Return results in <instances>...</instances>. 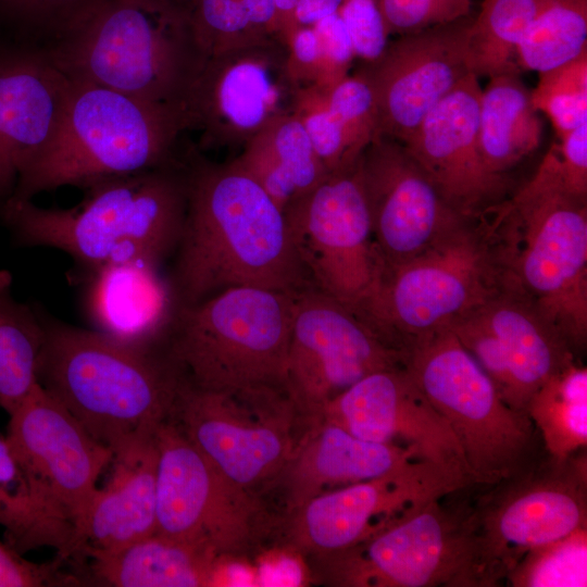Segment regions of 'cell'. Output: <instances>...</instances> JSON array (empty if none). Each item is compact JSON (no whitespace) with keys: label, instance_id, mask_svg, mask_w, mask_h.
<instances>
[{"label":"cell","instance_id":"60d3db41","mask_svg":"<svg viewBox=\"0 0 587 587\" xmlns=\"http://www.w3.org/2000/svg\"><path fill=\"white\" fill-rule=\"evenodd\" d=\"M326 93L329 107L344 128L350 153L359 159L378 138V112L373 89L364 74L358 71Z\"/></svg>","mask_w":587,"mask_h":587},{"label":"cell","instance_id":"9a60e30c","mask_svg":"<svg viewBox=\"0 0 587 587\" xmlns=\"http://www.w3.org/2000/svg\"><path fill=\"white\" fill-rule=\"evenodd\" d=\"M155 534L210 547L222 557L253 538L260 505L229 483L172 420L155 432Z\"/></svg>","mask_w":587,"mask_h":587},{"label":"cell","instance_id":"5b68a950","mask_svg":"<svg viewBox=\"0 0 587 587\" xmlns=\"http://www.w3.org/2000/svg\"><path fill=\"white\" fill-rule=\"evenodd\" d=\"M45 55L70 80L184 112L208 59L175 0H102Z\"/></svg>","mask_w":587,"mask_h":587},{"label":"cell","instance_id":"6da1fadb","mask_svg":"<svg viewBox=\"0 0 587 587\" xmlns=\"http://www.w3.org/2000/svg\"><path fill=\"white\" fill-rule=\"evenodd\" d=\"M187 164L186 217L168 273L179 308L234 287H313L284 211L249 174L196 151Z\"/></svg>","mask_w":587,"mask_h":587},{"label":"cell","instance_id":"f907efd6","mask_svg":"<svg viewBox=\"0 0 587 587\" xmlns=\"http://www.w3.org/2000/svg\"><path fill=\"white\" fill-rule=\"evenodd\" d=\"M300 0H274L279 33L278 38L283 41L289 32L296 28L295 12Z\"/></svg>","mask_w":587,"mask_h":587},{"label":"cell","instance_id":"4dcf8cb0","mask_svg":"<svg viewBox=\"0 0 587 587\" xmlns=\"http://www.w3.org/2000/svg\"><path fill=\"white\" fill-rule=\"evenodd\" d=\"M0 526L4 541L21 553L50 547L57 555L71 560L75 532L41 499L15 458L5 438L0 437Z\"/></svg>","mask_w":587,"mask_h":587},{"label":"cell","instance_id":"f546056e","mask_svg":"<svg viewBox=\"0 0 587 587\" xmlns=\"http://www.w3.org/2000/svg\"><path fill=\"white\" fill-rule=\"evenodd\" d=\"M538 113L520 73L492 76L482 88L478 139L482 155L494 173L508 176L540 146L542 122Z\"/></svg>","mask_w":587,"mask_h":587},{"label":"cell","instance_id":"e575fe53","mask_svg":"<svg viewBox=\"0 0 587 587\" xmlns=\"http://www.w3.org/2000/svg\"><path fill=\"white\" fill-rule=\"evenodd\" d=\"M587 52V0H541L516 54L520 71L541 73Z\"/></svg>","mask_w":587,"mask_h":587},{"label":"cell","instance_id":"836d02e7","mask_svg":"<svg viewBox=\"0 0 587 587\" xmlns=\"http://www.w3.org/2000/svg\"><path fill=\"white\" fill-rule=\"evenodd\" d=\"M541 0H484L472 17L467 51L472 72L492 77L521 73L516 54Z\"/></svg>","mask_w":587,"mask_h":587},{"label":"cell","instance_id":"c3c4849f","mask_svg":"<svg viewBox=\"0 0 587 587\" xmlns=\"http://www.w3.org/2000/svg\"><path fill=\"white\" fill-rule=\"evenodd\" d=\"M241 1L251 24L262 34L278 38L279 26L274 0Z\"/></svg>","mask_w":587,"mask_h":587},{"label":"cell","instance_id":"bcb514c9","mask_svg":"<svg viewBox=\"0 0 587 587\" xmlns=\"http://www.w3.org/2000/svg\"><path fill=\"white\" fill-rule=\"evenodd\" d=\"M286 74L296 87L314 85L320 71V43L313 26H297L287 34Z\"/></svg>","mask_w":587,"mask_h":587},{"label":"cell","instance_id":"d590c367","mask_svg":"<svg viewBox=\"0 0 587 587\" xmlns=\"http://www.w3.org/2000/svg\"><path fill=\"white\" fill-rule=\"evenodd\" d=\"M102 0H0V49L47 53Z\"/></svg>","mask_w":587,"mask_h":587},{"label":"cell","instance_id":"3957f363","mask_svg":"<svg viewBox=\"0 0 587 587\" xmlns=\"http://www.w3.org/2000/svg\"><path fill=\"white\" fill-rule=\"evenodd\" d=\"M39 385L113 452L151 436L186 382L164 344L140 346L41 311Z\"/></svg>","mask_w":587,"mask_h":587},{"label":"cell","instance_id":"d6986e66","mask_svg":"<svg viewBox=\"0 0 587 587\" xmlns=\"http://www.w3.org/2000/svg\"><path fill=\"white\" fill-rule=\"evenodd\" d=\"M448 327L490 376L504 401L525 412L533 394L576 358L530 300L507 283Z\"/></svg>","mask_w":587,"mask_h":587},{"label":"cell","instance_id":"7a4b0ae2","mask_svg":"<svg viewBox=\"0 0 587 587\" xmlns=\"http://www.w3.org/2000/svg\"><path fill=\"white\" fill-rule=\"evenodd\" d=\"M70 208L9 198L0 218L12 241L66 253L86 273L134 258L159 263L175 252L187 211V157L97 182Z\"/></svg>","mask_w":587,"mask_h":587},{"label":"cell","instance_id":"52a82bcc","mask_svg":"<svg viewBox=\"0 0 587 587\" xmlns=\"http://www.w3.org/2000/svg\"><path fill=\"white\" fill-rule=\"evenodd\" d=\"M295 297L260 287L228 288L179 308L165 347L200 389L285 390Z\"/></svg>","mask_w":587,"mask_h":587},{"label":"cell","instance_id":"9c48e42d","mask_svg":"<svg viewBox=\"0 0 587 587\" xmlns=\"http://www.w3.org/2000/svg\"><path fill=\"white\" fill-rule=\"evenodd\" d=\"M505 285L485 214L466 217L387 272L369 322L395 347H409L483 304Z\"/></svg>","mask_w":587,"mask_h":587},{"label":"cell","instance_id":"44dd1931","mask_svg":"<svg viewBox=\"0 0 587 587\" xmlns=\"http://www.w3.org/2000/svg\"><path fill=\"white\" fill-rule=\"evenodd\" d=\"M358 165L373 238L386 274L467 217L445 201L396 140L378 137L363 151Z\"/></svg>","mask_w":587,"mask_h":587},{"label":"cell","instance_id":"7bdbcfd3","mask_svg":"<svg viewBox=\"0 0 587 587\" xmlns=\"http://www.w3.org/2000/svg\"><path fill=\"white\" fill-rule=\"evenodd\" d=\"M66 561L36 563L23 557L4 540H0V587H59L82 586L75 573L63 570Z\"/></svg>","mask_w":587,"mask_h":587},{"label":"cell","instance_id":"cb8c5ba5","mask_svg":"<svg viewBox=\"0 0 587 587\" xmlns=\"http://www.w3.org/2000/svg\"><path fill=\"white\" fill-rule=\"evenodd\" d=\"M70 87L43 53L0 49V205L52 138Z\"/></svg>","mask_w":587,"mask_h":587},{"label":"cell","instance_id":"f35d334b","mask_svg":"<svg viewBox=\"0 0 587 587\" xmlns=\"http://www.w3.org/2000/svg\"><path fill=\"white\" fill-rule=\"evenodd\" d=\"M207 58L272 37L250 22L241 0H175Z\"/></svg>","mask_w":587,"mask_h":587},{"label":"cell","instance_id":"1f68e13d","mask_svg":"<svg viewBox=\"0 0 587 587\" xmlns=\"http://www.w3.org/2000/svg\"><path fill=\"white\" fill-rule=\"evenodd\" d=\"M13 276L0 270V409L10 414L38 384L45 339L41 311L17 300Z\"/></svg>","mask_w":587,"mask_h":587},{"label":"cell","instance_id":"74e56055","mask_svg":"<svg viewBox=\"0 0 587 587\" xmlns=\"http://www.w3.org/2000/svg\"><path fill=\"white\" fill-rule=\"evenodd\" d=\"M530 98L550 120L558 139L587 123V52L539 73Z\"/></svg>","mask_w":587,"mask_h":587},{"label":"cell","instance_id":"4fadbf2b","mask_svg":"<svg viewBox=\"0 0 587 587\" xmlns=\"http://www.w3.org/2000/svg\"><path fill=\"white\" fill-rule=\"evenodd\" d=\"M358 162L328 174L284 213L312 286L367 321L386 267L373 238Z\"/></svg>","mask_w":587,"mask_h":587},{"label":"cell","instance_id":"83f0119b","mask_svg":"<svg viewBox=\"0 0 587 587\" xmlns=\"http://www.w3.org/2000/svg\"><path fill=\"white\" fill-rule=\"evenodd\" d=\"M223 558L208 546L154 533L118 550L88 557L89 563L77 573L85 586H213Z\"/></svg>","mask_w":587,"mask_h":587},{"label":"cell","instance_id":"ba28073f","mask_svg":"<svg viewBox=\"0 0 587 587\" xmlns=\"http://www.w3.org/2000/svg\"><path fill=\"white\" fill-rule=\"evenodd\" d=\"M404 366L448 422L471 485L490 487L538 463L540 437L532 419L504 401L449 327L414 341Z\"/></svg>","mask_w":587,"mask_h":587},{"label":"cell","instance_id":"8992f818","mask_svg":"<svg viewBox=\"0 0 587 587\" xmlns=\"http://www.w3.org/2000/svg\"><path fill=\"white\" fill-rule=\"evenodd\" d=\"M186 130L183 110L71 80L52 138L21 172L10 198L33 200L64 186L84 189L162 166L179 158L177 143Z\"/></svg>","mask_w":587,"mask_h":587},{"label":"cell","instance_id":"8d00e7d4","mask_svg":"<svg viewBox=\"0 0 587 587\" xmlns=\"http://www.w3.org/2000/svg\"><path fill=\"white\" fill-rule=\"evenodd\" d=\"M504 580L513 587H586L587 526L529 550Z\"/></svg>","mask_w":587,"mask_h":587},{"label":"cell","instance_id":"30bf717a","mask_svg":"<svg viewBox=\"0 0 587 587\" xmlns=\"http://www.w3.org/2000/svg\"><path fill=\"white\" fill-rule=\"evenodd\" d=\"M433 500L347 549L322 557L348 587H484L469 509Z\"/></svg>","mask_w":587,"mask_h":587},{"label":"cell","instance_id":"ee69618b","mask_svg":"<svg viewBox=\"0 0 587 587\" xmlns=\"http://www.w3.org/2000/svg\"><path fill=\"white\" fill-rule=\"evenodd\" d=\"M338 14L353 43L357 58L376 60L388 43V33L378 0H341Z\"/></svg>","mask_w":587,"mask_h":587},{"label":"cell","instance_id":"8fae6325","mask_svg":"<svg viewBox=\"0 0 587 587\" xmlns=\"http://www.w3.org/2000/svg\"><path fill=\"white\" fill-rule=\"evenodd\" d=\"M585 450L562 461L548 455L470 508L484 587L498 586L529 550L587 526Z\"/></svg>","mask_w":587,"mask_h":587},{"label":"cell","instance_id":"4316f807","mask_svg":"<svg viewBox=\"0 0 587 587\" xmlns=\"http://www.w3.org/2000/svg\"><path fill=\"white\" fill-rule=\"evenodd\" d=\"M157 465L155 433L114 452L110 479L97 489L79 525L74 561L155 533Z\"/></svg>","mask_w":587,"mask_h":587},{"label":"cell","instance_id":"ac0fdd59","mask_svg":"<svg viewBox=\"0 0 587 587\" xmlns=\"http://www.w3.org/2000/svg\"><path fill=\"white\" fill-rule=\"evenodd\" d=\"M5 440L46 504L76 537L114 452L39 383L10 413Z\"/></svg>","mask_w":587,"mask_h":587},{"label":"cell","instance_id":"7dc6e473","mask_svg":"<svg viewBox=\"0 0 587 587\" xmlns=\"http://www.w3.org/2000/svg\"><path fill=\"white\" fill-rule=\"evenodd\" d=\"M553 146L566 188L587 200V123L566 133Z\"/></svg>","mask_w":587,"mask_h":587},{"label":"cell","instance_id":"2e32d148","mask_svg":"<svg viewBox=\"0 0 587 587\" xmlns=\"http://www.w3.org/2000/svg\"><path fill=\"white\" fill-rule=\"evenodd\" d=\"M285 63L286 46L276 37L207 59L185 104L201 150L242 149L273 118L291 112L296 87Z\"/></svg>","mask_w":587,"mask_h":587},{"label":"cell","instance_id":"7402d4cb","mask_svg":"<svg viewBox=\"0 0 587 587\" xmlns=\"http://www.w3.org/2000/svg\"><path fill=\"white\" fill-rule=\"evenodd\" d=\"M482 87L470 74L445 97L402 143L445 201L478 217L509 197L510 179L486 164L478 139Z\"/></svg>","mask_w":587,"mask_h":587},{"label":"cell","instance_id":"f1b7e54d","mask_svg":"<svg viewBox=\"0 0 587 587\" xmlns=\"http://www.w3.org/2000/svg\"><path fill=\"white\" fill-rule=\"evenodd\" d=\"M233 162L249 174L283 211L328 175L292 112L273 118Z\"/></svg>","mask_w":587,"mask_h":587},{"label":"cell","instance_id":"681fc988","mask_svg":"<svg viewBox=\"0 0 587 587\" xmlns=\"http://www.w3.org/2000/svg\"><path fill=\"white\" fill-rule=\"evenodd\" d=\"M341 0H300L295 12L296 26H313L338 13Z\"/></svg>","mask_w":587,"mask_h":587},{"label":"cell","instance_id":"b9f144b4","mask_svg":"<svg viewBox=\"0 0 587 587\" xmlns=\"http://www.w3.org/2000/svg\"><path fill=\"white\" fill-rule=\"evenodd\" d=\"M388 35H407L471 15L472 0H378Z\"/></svg>","mask_w":587,"mask_h":587},{"label":"cell","instance_id":"5bb4252c","mask_svg":"<svg viewBox=\"0 0 587 587\" xmlns=\"http://www.w3.org/2000/svg\"><path fill=\"white\" fill-rule=\"evenodd\" d=\"M405 359L342 302L314 287L296 294L285 390L303 430L337 395L369 374L404 366Z\"/></svg>","mask_w":587,"mask_h":587},{"label":"cell","instance_id":"d4e9b609","mask_svg":"<svg viewBox=\"0 0 587 587\" xmlns=\"http://www.w3.org/2000/svg\"><path fill=\"white\" fill-rule=\"evenodd\" d=\"M162 265L134 258L82 273L91 328L128 344H164L179 307Z\"/></svg>","mask_w":587,"mask_h":587},{"label":"cell","instance_id":"f6af8a7d","mask_svg":"<svg viewBox=\"0 0 587 587\" xmlns=\"http://www.w3.org/2000/svg\"><path fill=\"white\" fill-rule=\"evenodd\" d=\"M313 28L320 43V71L314 85L328 91L349 75L357 55L338 13L319 21Z\"/></svg>","mask_w":587,"mask_h":587},{"label":"cell","instance_id":"277c9868","mask_svg":"<svg viewBox=\"0 0 587 587\" xmlns=\"http://www.w3.org/2000/svg\"><path fill=\"white\" fill-rule=\"evenodd\" d=\"M505 283L574 353L587 341V200L566 188L552 145L534 175L485 214Z\"/></svg>","mask_w":587,"mask_h":587},{"label":"cell","instance_id":"ffe728a7","mask_svg":"<svg viewBox=\"0 0 587 587\" xmlns=\"http://www.w3.org/2000/svg\"><path fill=\"white\" fill-rule=\"evenodd\" d=\"M471 21L470 15L401 35L359 70L375 96L378 137L404 143L425 116L473 73L467 51Z\"/></svg>","mask_w":587,"mask_h":587},{"label":"cell","instance_id":"ab89813d","mask_svg":"<svg viewBox=\"0 0 587 587\" xmlns=\"http://www.w3.org/2000/svg\"><path fill=\"white\" fill-rule=\"evenodd\" d=\"M291 112L328 174L345 170L359 160L350 153L344 128L329 107L325 90L316 85L296 88Z\"/></svg>","mask_w":587,"mask_h":587},{"label":"cell","instance_id":"d6a6232c","mask_svg":"<svg viewBox=\"0 0 587 587\" xmlns=\"http://www.w3.org/2000/svg\"><path fill=\"white\" fill-rule=\"evenodd\" d=\"M526 412L547 454L558 461L587 446V369L574 358L530 397Z\"/></svg>","mask_w":587,"mask_h":587},{"label":"cell","instance_id":"7c38bea8","mask_svg":"<svg viewBox=\"0 0 587 587\" xmlns=\"http://www.w3.org/2000/svg\"><path fill=\"white\" fill-rule=\"evenodd\" d=\"M168 419L229 483L251 495L283 470L301 429L285 390L211 391L188 378Z\"/></svg>","mask_w":587,"mask_h":587},{"label":"cell","instance_id":"484cf974","mask_svg":"<svg viewBox=\"0 0 587 587\" xmlns=\"http://www.w3.org/2000/svg\"><path fill=\"white\" fill-rule=\"evenodd\" d=\"M415 460L412 449L362 439L320 421L302 432L267 487H282L288 513L322 492L384 476Z\"/></svg>","mask_w":587,"mask_h":587},{"label":"cell","instance_id":"e0dca14e","mask_svg":"<svg viewBox=\"0 0 587 587\" xmlns=\"http://www.w3.org/2000/svg\"><path fill=\"white\" fill-rule=\"evenodd\" d=\"M471 486L459 471L415 460L384 476L322 492L288 512V542L324 555L357 545L433 500Z\"/></svg>","mask_w":587,"mask_h":587},{"label":"cell","instance_id":"603a6c76","mask_svg":"<svg viewBox=\"0 0 587 587\" xmlns=\"http://www.w3.org/2000/svg\"><path fill=\"white\" fill-rule=\"evenodd\" d=\"M320 421L362 439L412 449L420 460L448 466L469 479L461 448L448 422L405 366L361 378L325 404Z\"/></svg>","mask_w":587,"mask_h":587}]
</instances>
